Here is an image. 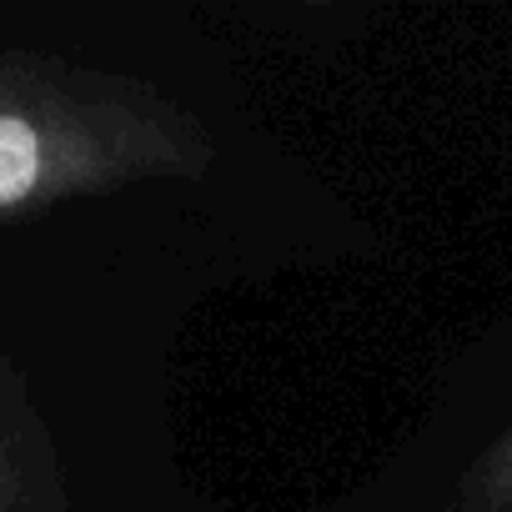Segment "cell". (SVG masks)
Listing matches in <instances>:
<instances>
[{"mask_svg":"<svg viewBox=\"0 0 512 512\" xmlns=\"http://www.w3.org/2000/svg\"><path fill=\"white\" fill-rule=\"evenodd\" d=\"M457 507L462 512H512V427L462 472Z\"/></svg>","mask_w":512,"mask_h":512,"instance_id":"obj_3","label":"cell"},{"mask_svg":"<svg viewBox=\"0 0 512 512\" xmlns=\"http://www.w3.org/2000/svg\"><path fill=\"white\" fill-rule=\"evenodd\" d=\"M216 141L146 76L0 46V221L151 181H196Z\"/></svg>","mask_w":512,"mask_h":512,"instance_id":"obj_1","label":"cell"},{"mask_svg":"<svg viewBox=\"0 0 512 512\" xmlns=\"http://www.w3.org/2000/svg\"><path fill=\"white\" fill-rule=\"evenodd\" d=\"M0 512H76L56 437L6 352H0Z\"/></svg>","mask_w":512,"mask_h":512,"instance_id":"obj_2","label":"cell"}]
</instances>
